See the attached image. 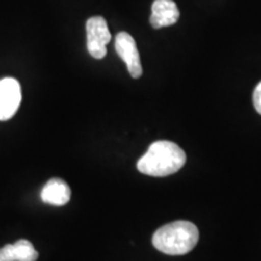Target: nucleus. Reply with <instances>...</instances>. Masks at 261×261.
Wrapping results in <instances>:
<instances>
[{"instance_id":"obj_1","label":"nucleus","mask_w":261,"mask_h":261,"mask_svg":"<svg viewBox=\"0 0 261 261\" xmlns=\"http://www.w3.org/2000/svg\"><path fill=\"white\" fill-rule=\"evenodd\" d=\"M187 162V154L180 146L168 140L152 143L137 163V168L150 177H167L174 174Z\"/></svg>"},{"instance_id":"obj_2","label":"nucleus","mask_w":261,"mask_h":261,"mask_svg":"<svg viewBox=\"0 0 261 261\" xmlns=\"http://www.w3.org/2000/svg\"><path fill=\"white\" fill-rule=\"evenodd\" d=\"M200 232L196 225L189 221H174L163 225L152 236V244L167 255H184L196 247Z\"/></svg>"},{"instance_id":"obj_3","label":"nucleus","mask_w":261,"mask_h":261,"mask_svg":"<svg viewBox=\"0 0 261 261\" xmlns=\"http://www.w3.org/2000/svg\"><path fill=\"white\" fill-rule=\"evenodd\" d=\"M87 50L96 60H102L107 56V45L112 40L107 21L100 16H94L86 22Z\"/></svg>"},{"instance_id":"obj_4","label":"nucleus","mask_w":261,"mask_h":261,"mask_svg":"<svg viewBox=\"0 0 261 261\" xmlns=\"http://www.w3.org/2000/svg\"><path fill=\"white\" fill-rule=\"evenodd\" d=\"M115 50L120 58L126 63L130 76L133 79L142 76L143 68L140 63V56L136 40L132 35L126 32H120L115 38Z\"/></svg>"},{"instance_id":"obj_5","label":"nucleus","mask_w":261,"mask_h":261,"mask_svg":"<svg viewBox=\"0 0 261 261\" xmlns=\"http://www.w3.org/2000/svg\"><path fill=\"white\" fill-rule=\"evenodd\" d=\"M21 85L14 77L0 80V121L11 119L21 104Z\"/></svg>"},{"instance_id":"obj_6","label":"nucleus","mask_w":261,"mask_h":261,"mask_svg":"<svg viewBox=\"0 0 261 261\" xmlns=\"http://www.w3.org/2000/svg\"><path fill=\"white\" fill-rule=\"evenodd\" d=\"M179 19L178 6L173 0H155L151 5L150 24L155 29L169 27Z\"/></svg>"},{"instance_id":"obj_7","label":"nucleus","mask_w":261,"mask_h":261,"mask_svg":"<svg viewBox=\"0 0 261 261\" xmlns=\"http://www.w3.org/2000/svg\"><path fill=\"white\" fill-rule=\"evenodd\" d=\"M39 254L27 240L6 244L0 249V261H37Z\"/></svg>"},{"instance_id":"obj_8","label":"nucleus","mask_w":261,"mask_h":261,"mask_svg":"<svg viewBox=\"0 0 261 261\" xmlns=\"http://www.w3.org/2000/svg\"><path fill=\"white\" fill-rule=\"evenodd\" d=\"M71 191L69 185L60 178L48 180L41 191V200L52 205H64L70 200Z\"/></svg>"},{"instance_id":"obj_9","label":"nucleus","mask_w":261,"mask_h":261,"mask_svg":"<svg viewBox=\"0 0 261 261\" xmlns=\"http://www.w3.org/2000/svg\"><path fill=\"white\" fill-rule=\"evenodd\" d=\"M253 103L254 107H255L256 112L261 115V83L257 84L253 93Z\"/></svg>"}]
</instances>
